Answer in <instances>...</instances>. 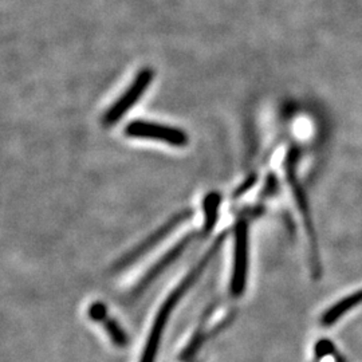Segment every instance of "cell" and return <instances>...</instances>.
Here are the masks:
<instances>
[{
  "mask_svg": "<svg viewBox=\"0 0 362 362\" xmlns=\"http://www.w3.org/2000/svg\"><path fill=\"white\" fill-rule=\"evenodd\" d=\"M153 77H155V73L149 67H145L141 71H139V74L133 79L129 88L124 91V94L105 113L104 119H103L104 125L110 127L125 116V113L129 112L136 103L143 97L144 93L152 83Z\"/></svg>",
  "mask_w": 362,
  "mask_h": 362,
  "instance_id": "obj_4",
  "label": "cell"
},
{
  "mask_svg": "<svg viewBox=\"0 0 362 362\" xmlns=\"http://www.w3.org/2000/svg\"><path fill=\"white\" fill-rule=\"evenodd\" d=\"M194 239V233L187 235L185 238L181 239L180 242H179L176 246L173 247V248H170L163 258L160 259V260H157L155 266L144 275L143 279L133 288V291L130 293V297H140L144 291H145L149 286L152 285L163 272L168 269L169 266H172V263H175L177 259L180 258L181 254L188 248V246L191 245V242H192Z\"/></svg>",
  "mask_w": 362,
  "mask_h": 362,
  "instance_id": "obj_6",
  "label": "cell"
},
{
  "mask_svg": "<svg viewBox=\"0 0 362 362\" xmlns=\"http://www.w3.org/2000/svg\"><path fill=\"white\" fill-rule=\"evenodd\" d=\"M248 279V224L239 220L235 226V245L230 291L233 297H240L246 290Z\"/></svg>",
  "mask_w": 362,
  "mask_h": 362,
  "instance_id": "obj_2",
  "label": "cell"
},
{
  "mask_svg": "<svg viewBox=\"0 0 362 362\" xmlns=\"http://www.w3.org/2000/svg\"><path fill=\"white\" fill-rule=\"evenodd\" d=\"M125 134L132 139L152 140L173 146H185L188 144V134L184 130L152 121H133L125 128Z\"/></svg>",
  "mask_w": 362,
  "mask_h": 362,
  "instance_id": "obj_3",
  "label": "cell"
},
{
  "mask_svg": "<svg viewBox=\"0 0 362 362\" xmlns=\"http://www.w3.org/2000/svg\"><path fill=\"white\" fill-rule=\"evenodd\" d=\"M291 184L294 188V194H296V200H297L298 207L299 211L302 212V216L305 220V227L306 231L309 235V240H310L311 255H313V263H314V270L318 272L320 266H318V248H317V240H315V235H314V230H313V221H311L310 214H309V206L306 203V197L302 191V188L299 187L297 181H296V176L291 175Z\"/></svg>",
  "mask_w": 362,
  "mask_h": 362,
  "instance_id": "obj_7",
  "label": "cell"
},
{
  "mask_svg": "<svg viewBox=\"0 0 362 362\" xmlns=\"http://www.w3.org/2000/svg\"><path fill=\"white\" fill-rule=\"evenodd\" d=\"M191 215H192L191 211H184V212L177 214L176 216H173V218L169 220V221H167L161 228H158L156 233H152L151 236H148V238L144 240L143 243H140L139 246L136 247V248H133L130 252H128L125 257H122V258L119 259L116 264H115V270H116V272H121V270L127 269L129 264L134 263L137 259L140 258V257H143L144 254H146L151 248H153L158 242H161L163 239H165V236H167L170 231H173V230L180 224L181 221L188 219Z\"/></svg>",
  "mask_w": 362,
  "mask_h": 362,
  "instance_id": "obj_5",
  "label": "cell"
},
{
  "mask_svg": "<svg viewBox=\"0 0 362 362\" xmlns=\"http://www.w3.org/2000/svg\"><path fill=\"white\" fill-rule=\"evenodd\" d=\"M360 303H362V290L351 294L349 297L339 300L338 303H336L333 308H330L329 310L326 311L321 320V322L325 326H330V325L336 324L337 321L344 315L346 314L348 311L351 310L353 308L358 306Z\"/></svg>",
  "mask_w": 362,
  "mask_h": 362,
  "instance_id": "obj_8",
  "label": "cell"
},
{
  "mask_svg": "<svg viewBox=\"0 0 362 362\" xmlns=\"http://www.w3.org/2000/svg\"><path fill=\"white\" fill-rule=\"evenodd\" d=\"M223 240H224V235H220L219 238L216 239V242L209 247V250L204 254V257L194 264V267H192L189 272L184 276V279L181 281L180 284L173 288V291L169 294L168 297L165 298V300L160 306V310L156 314L155 321L151 327L149 336L146 338L140 362H156L157 353L160 349V344H161V339L164 336V332L167 329L170 315L173 314L176 306L179 305V302L184 298V296L199 281L202 274L207 270L208 264L219 252Z\"/></svg>",
  "mask_w": 362,
  "mask_h": 362,
  "instance_id": "obj_1",
  "label": "cell"
},
{
  "mask_svg": "<svg viewBox=\"0 0 362 362\" xmlns=\"http://www.w3.org/2000/svg\"><path fill=\"white\" fill-rule=\"evenodd\" d=\"M89 315H90L93 321L104 322L105 320L109 317L107 315V308L105 306L103 302H94L89 308Z\"/></svg>",
  "mask_w": 362,
  "mask_h": 362,
  "instance_id": "obj_11",
  "label": "cell"
},
{
  "mask_svg": "<svg viewBox=\"0 0 362 362\" xmlns=\"http://www.w3.org/2000/svg\"><path fill=\"white\" fill-rule=\"evenodd\" d=\"M105 330L107 336L110 337L112 342L118 346V348H125L128 345V336L122 326L117 322L116 320L107 317L104 322Z\"/></svg>",
  "mask_w": 362,
  "mask_h": 362,
  "instance_id": "obj_10",
  "label": "cell"
},
{
  "mask_svg": "<svg viewBox=\"0 0 362 362\" xmlns=\"http://www.w3.org/2000/svg\"><path fill=\"white\" fill-rule=\"evenodd\" d=\"M219 194H209L206 200H204V233H209L218 220V215H219L220 207Z\"/></svg>",
  "mask_w": 362,
  "mask_h": 362,
  "instance_id": "obj_9",
  "label": "cell"
}]
</instances>
